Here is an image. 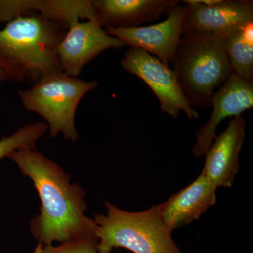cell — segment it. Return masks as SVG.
I'll return each instance as SVG.
<instances>
[{"instance_id":"cell-1","label":"cell","mask_w":253,"mask_h":253,"mask_svg":"<svg viewBox=\"0 0 253 253\" xmlns=\"http://www.w3.org/2000/svg\"><path fill=\"white\" fill-rule=\"evenodd\" d=\"M33 181L41 201V214L31 221L33 237L43 246L96 236L94 219L86 217L85 193L62 168L36 149L14 151L9 157Z\"/></svg>"},{"instance_id":"cell-2","label":"cell","mask_w":253,"mask_h":253,"mask_svg":"<svg viewBox=\"0 0 253 253\" xmlns=\"http://www.w3.org/2000/svg\"><path fill=\"white\" fill-rule=\"evenodd\" d=\"M68 28L40 14L18 17L0 31V72L4 81L34 84L61 72L57 47Z\"/></svg>"},{"instance_id":"cell-3","label":"cell","mask_w":253,"mask_h":253,"mask_svg":"<svg viewBox=\"0 0 253 253\" xmlns=\"http://www.w3.org/2000/svg\"><path fill=\"white\" fill-rule=\"evenodd\" d=\"M174 70L191 107H209L213 96L233 74L224 37L212 33L182 35Z\"/></svg>"},{"instance_id":"cell-4","label":"cell","mask_w":253,"mask_h":253,"mask_svg":"<svg viewBox=\"0 0 253 253\" xmlns=\"http://www.w3.org/2000/svg\"><path fill=\"white\" fill-rule=\"evenodd\" d=\"M107 215L96 214L94 221L99 253L123 248L134 253H183L154 206L146 211H123L105 201Z\"/></svg>"},{"instance_id":"cell-5","label":"cell","mask_w":253,"mask_h":253,"mask_svg":"<svg viewBox=\"0 0 253 253\" xmlns=\"http://www.w3.org/2000/svg\"><path fill=\"white\" fill-rule=\"evenodd\" d=\"M98 85L97 81H84L59 72L43 78L30 89L20 90L18 96L26 111L45 120L51 137L62 134L66 140L75 142L78 139L75 124L78 105Z\"/></svg>"},{"instance_id":"cell-6","label":"cell","mask_w":253,"mask_h":253,"mask_svg":"<svg viewBox=\"0 0 253 253\" xmlns=\"http://www.w3.org/2000/svg\"><path fill=\"white\" fill-rule=\"evenodd\" d=\"M121 66L152 89L163 112L176 118L184 111L190 119L199 118V113L191 107L181 90L174 71L157 58L139 48L130 47L125 53Z\"/></svg>"},{"instance_id":"cell-7","label":"cell","mask_w":253,"mask_h":253,"mask_svg":"<svg viewBox=\"0 0 253 253\" xmlns=\"http://www.w3.org/2000/svg\"><path fill=\"white\" fill-rule=\"evenodd\" d=\"M125 46L121 40L108 34L96 19L74 21L57 47L61 71L77 78L84 66L100 54Z\"/></svg>"},{"instance_id":"cell-8","label":"cell","mask_w":253,"mask_h":253,"mask_svg":"<svg viewBox=\"0 0 253 253\" xmlns=\"http://www.w3.org/2000/svg\"><path fill=\"white\" fill-rule=\"evenodd\" d=\"M186 5L176 6L162 22L147 26L128 28H105L111 36L121 40L130 47L139 48L169 66L174 63L176 50L182 37Z\"/></svg>"},{"instance_id":"cell-9","label":"cell","mask_w":253,"mask_h":253,"mask_svg":"<svg viewBox=\"0 0 253 253\" xmlns=\"http://www.w3.org/2000/svg\"><path fill=\"white\" fill-rule=\"evenodd\" d=\"M186 13L182 35L212 33L224 37L253 23V1L249 0H219L212 6L199 0L183 1Z\"/></svg>"},{"instance_id":"cell-10","label":"cell","mask_w":253,"mask_h":253,"mask_svg":"<svg viewBox=\"0 0 253 253\" xmlns=\"http://www.w3.org/2000/svg\"><path fill=\"white\" fill-rule=\"evenodd\" d=\"M213 109L210 119L196 131V141L192 148L195 157L205 156L215 138L221 121L241 116L253 106V82L245 81L233 73L213 96Z\"/></svg>"},{"instance_id":"cell-11","label":"cell","mask_w":253,"mask_h":253,"mask_svg":"<svg viewBox=\"0 0 253 253\" xmlns=\"http://www.w3.org/2000/svg\"><path fill=\"white\" fill-rule=\"evenodd\" d=\"M246 120L233 118L208 150L202 172L217 187H231L239 172V154L246 137Z\"/></svg>"},{"instance_id":"cell-12","label":"cell","mask_w":253,"mask_h":253,"mask_svg":"<svg viewBox=\"0 0 253 253\" xmlns=\"http://www.w3.org/2000/svg\"><path fill=\"white\" fill-rule=\"evenodd\" d=\"M217 187L204 173L189 186L157 205L165 224L172 231L187 225L217 202Z\"/></svg>"},{"instance_id":"cell-13","label":"cell","mask_w":253,"mask_h":253,"mask_svg":"<svg viewBox=\"0 0 253 253\" xmlns=\"http://www.w3.org/2000/svg\"><path fill=\"white\" fill-rule=\"evenodd\" d=\"M171 0H94L91 6L101 27L128 28L156 21L177 6Z\"/></svg>"},{"instance_id":"cell-14","label":"cell","mask_w":253,"mask_h":253,"mask_svg":"<svg viewBox=\"0 0 253 253\" xmlns=\"http://www.w3.org/2000/svg\"><path fill=\"white\" fill-rule=\"evenodd\" d=\"M34 14L68 28L76 21L96 19L91 0H0V23Z\"/></svg>"},{"instance_id":"cell-15","label":"cell","mask_w":253,"mask_h":253,"mask_svg":"<svg viewBox=\"0 0 253 253\" xmlns=\"http://www.w3.org/2000/svg\"><path fill=\"white\" fill-rule=\"evenodd\" d=\"M224 46L233 73L253 82V24L226 36Z\"/></svg>"},{"instance_id":"cell-16","label":"cell","mask_w":253,"mask_h":253,"mask_svg":"<svg viewBox=\"0 0 253 253\" xmlns=\"http://www.w3.org/2000/svg\"><path fill=\"white\" fill-rule=\"evenodd\" d=\"M49 129L46 123H28L12 135L0 141V160L9 157L14 151L21 149H36L37 141Z\"/></svg>"},{"instance_id":"cell-17","label":"cell","mask_w":253,"mask_h":253,"mask_svg":"<svg viewBox=\"0 0 253 253\" xmlns=\"http://www.w3.org/2000/svg\"><path fill=\"white\" fill-rule=\"evenodd\" d=\"M97 236H86L69 240L59 246H43L39 253H99Z\"/></svg>"},{"instance_id":"cell-18","label":"cell","mask_w":253,"mask_h":253,"mask_svg":"<svg viewBox=\"0 0 253 253\" xmlns=\"http://www.w3.org/2000/svg\"><path fill=\"white\" fill-rule=\"evenodd\" d=\"M43 247L42 245L41 244H39L38 245V246H37L36 249H35L34 252L33 253H39L40 251H41L42 248Z\"/></svg>"},{"instance_id":"cell-19","label":"cell","mask_w":253,"mask_h":253,"mask_svg":"<svg viewBox=\"0 0 253 253\" xmlns=\"http://www.w3.org/2000/svg\"><path fill=\"white\" fill-rule=\"evenodd\" d=\"M3 81H4V76H3L2 73L0 72V83Z\"/></svg>"}]
</instances>
